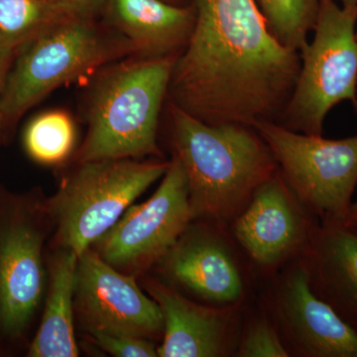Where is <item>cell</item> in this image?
<instances>
[{
	"mask_svg": "<svg viewBox=\"0 0 357 357\" xmlns=\"http://www.w3.org/2000/svg\"><path fill=\"white\" fill-rule=\"evenodd\" d=\"M192 6L171 103L213 126L276 121L297 81L299 52L275 38L255 0H194Z\"/></svg>",
	"mask_w": 357,
	"mask_h": 357,
	"instance_id": "1",
	"label": "cell"
},
{
	"mask_svg": "<svg viewBox=\"0 0 357 357\" xmlns=\"http://www.w3.org/2000/svg\"><path fill=\"white\" fill-rule=\"evenodd\" d=\"M175 156L188 181L194 218L225 225L278 172L271 150L253 128L206 123L170 105Z\"/></svg>",
	"mask_w": 357,
	"mask_h": 357,
	"instance_id": "2",
	"label": "cell"
},
{
	"mask_svg": "<svg viewBox=\"0 0 357 357\" xmlns=\"http://www.w3.org/2000/svg\"><path fill=\"white\" fill-rule=\"evenodd\" d=\"M177 57H142L110 68L96 84L79 163L162 157L157 129Z\"/></svg>",
	"mask_w": 357,
	"mask_h": 357,
	"instance_id": "3",
	"label": "cell"
},
{
	"mask_svg": "<svg viewBox=\"0 0 357 357\" xmlns=\"http://www.w3.org/2000/svg\"><path fill=\"white\" fill-rule=\"evenodd\" d=\"M357 9L321 0L314 37L299 51L300 70L282 110L284 128L323 135L328 112L342 102L357 112Z\"/></svg>",
	"mask_w": 357,
	"mask_h": 357,
	"instance_id": "4",
	"label": "cell"
},
{
	"mask_svg": "<svg viewBox=\"0 0 357 357\" xmlns=\"http://www.w3.org/2000/svg\"><path fill=\"white\" fill-rule=\"evenodd\" d=\"M49 203L63 248L84 255L142 192L163 178L170 162L109 159L79 163Z\"/></svg>",
	"mask_w": 357,
	"mask_h": 357,
	"instance_id": "5",
	"label": "cell"
},
{
	"mask_svg": "<svg viewBox=\"0 0 357 357\" xmlns=\"http://www.w3.org/2000/svg\"><path fill=\"white\" fill-rule=\"evenodd\" d=\"M91 20L59 21L15 54L2 91L3 121L18 119L54 89L76 81L128 49L112 43Z\"/></svg>",
	"mask_w": 357,
	"mask_h": 357,
	"instance_id": "6",
	"label": "cell"
},
{
	"mask_svg": "<svg viewBox=\"0 0 357 357\" xmlns=\"http://www.w3.org/2000/svg\"><path fill=\"white\" fill-rule=\"evenodd\" d=\"M271 150L279 173L296 199L319 223H344L357 185V134L326 139L284 128L255 124Z\"/></svg>",
	"mask_w": 357,
	"mask_h": 357,
	"instance_id": "7",
	"label": "cell"
},
{
	"mask_svg": "<svg viewBox=\"0 0 357 357\" xmlns=\"http://www.w3.org/2000/svg\"><path fill=\"white\" fill-rule=\"evenodd\" d=\"M192 218L187 177L180 160L174 155L151 198L129 206L96 241L95 251L121 271L143 269L166 255Z\"/></svg>",
	"mask_w": 357,
	"mask_h": 357,
	"instance_id": "8",
	"label": "cell"
},
{
	"mask_svg": "<svg viewBox=\"0 0 357 357\" xmlns=\"http://www.w3.org/2000/svg\"><path fill=\"white\" fill-rule=\"evenodd\" d=\"M267 304L289 356L357 357V331L314 294L300 260L275 282Z\"/></svg>",
	"mask_w": 357,
	"mask_h": 357,
	"instance_id": "9",
	"label": "cell"
},
{
	"mask_svg": "<svg viewBox=\"0 0 357 357\" xmlns=\"http://www.w3.org/2000/svg\"><path fill=\"white\" fill-rule=\"evenodd\" d=\"M75 305L89 333L148 340L163 335L158 304L141 291L132 276L121 273L91 248L77 261Z\"/></svg>",
	"mask_w": 357,
	"mask_h": 357,
	"instance_id": "10",
	"label": "cell"
},
{
	"mask_svg": "<svg viewBox=\"0 0 357 357\" xmlns=\"http://www.w3.org/2000/svg\"><path fill=\"white\" fill-rule=\"evenodd\" d=\"M277 172L263 183L234 222V236L260 267H278L301 256L316 225Z\"/></svg>",
	"mask_w": 357,
	"mask_h": 357,
	"instance_id": "11",
	"label": "cell"
},
{
	"mask_svg": "<svg viewBox=\"0 0 357 357\" xmlns=\"http://www.w3.org/2000/svg\"><path fill=\"white\" fill-rule=\"evenodd\" d=\"M164 270L181 287L220 307L243 299V275L222 237L206 229H190L162 258Z\"/></svg>",
	"mask_w": 357,
	"mask_h": 357,
	"instance_id": "12",
	"label": "cell"
},
{
	"mask_svg": "<svg viewBox=\"0 0 357 357\" xmlns=\"http://www.w3.org/2000/svg\"><path fill=\"white\" fill-rule=\"evenodd\" d=\"M43 236L25 218L7 223L0 232V326L20 335L43 296Z\"/></svg>",
	"mask_w": 357,
	"mask_h": 357,
	"instance_id": "13",
	"label": "cell"
},
{
	"mask_svg": "<svg viewBox=\"0 0 357 357\" xmlns=\"http://www.w3.org/2000/svg\"><path fill=\"white\" fill-rule=\"evenodd\" d=\"M147 290L163 316L158 356L218 357L229 354L234 306H201L158 282H148Z\"/></svg>",
	"mask_w": 357,
	"mask_h": 357,
	"instance_id": "14",
	"label": "cell"
},
{
	"mask_svg": "<svg viewBox=\"0 0 357 357\" xmlns=\"http://www.w3.org/2000/svg\"><path fill=\"white\" fill-rule=\"evenodd\" d=\"M314 294L357 331V231L319 223L301 255Z\"/></svg>",
	"mask_w": 357,
	"mask_h": 357,
	"instance_id": "15",
	"label": "cell"
},
{
	"mask_svg": "<svg viewBox=\"0 0 357 357\" xmlns=\"http://www.w3.org/2000/svg\"><path fill=\"white\" fill-rule=\"evenodd\" d=\"M105 6L112 24L143 57H178L194 26L192 6L166 0H107Z\"/></svg>",
	"mask_w": 357,
	"mask_h": 357,
	"instance_id": "16",
	"label": "cell"
},
{
	"mask_svg": "<svg viewBox=\"0 0 357 357\" xmlns=\"http://www.w3.org/2000/svg\"><path fill=\"white\" fill-rule=\"evenodd\" d=\"M79 256L64 248L51 265L48 299L38 332L28 356L76 357L79 349L75 335V279Z\"/></svg>",
	"mask_w": 357,
	"mask_h": 357,
	"instance_id": "17",
	"label": "cell"
},
{
	"mask_svg": "<svg viewBox=\"0 0 357 357\" xmlns=\"http://www.w3.org/2000/svg\"><path fill=\"white\" fill-rule=\"evenodd\" d=\"M70 17L48 0H0V56H11L59 21Z\"/></svg>",
	"mask_w": 357,
	"mask_h": 357,
	"instance_id": "18",
	"label": "cell"
},
{
	"mask_svg": "<svg viewBox=\"0 0 357 357\" xmlns=\"http://www.w3.org/2000/svg\"><path fill=\"white\" fill-rule=\"evenodd\" d=\"M26 151L35 161L54 165L64 161L72 152L76 128L72 117L62 110H51L37 115L24 132Z\"/></svg>",
	"mask_w": 357,
	"mask_h": 357,
	"instance_id": "19",
	"label": "cell"
},
{
	"mask_svg": "<svg viewBox=\"0 0 357 357\" xmlns=\"http://www.w3.org/2000/svg\"><path fill=\"white\" fill-rule=\"evenodd\" d=\"M321 0H255L270 32L287 48L299 52L314 29Z\"/></svg>",
	"mask_w": 357,
	"mask_h": 357,
	"instance_id": "20",
	"label": "cell"
},
{
	"mask_svg": "<svg viewBox=\"0 0 357 357\" xmlns=\"http://www.w3.org/2000/svg\"><path fill=\"white\" fill-rule=\"evenodd\" d=\"M236 356L239 357H288L289 352L282 342L273 323L267 319L252 321L244 331Z\"/></svg>",
	"mask_w": 357,
	"mask_h": 357,
	"instance_id": "21",
	"label": "cell"
},
{
	"mask_svg": "<svg viewBox=\"0 0 357 357\" xmlns=\"http://www.w3.org/2000/svg\"><path fill=\"white\" fill-rule=\"evenodd\" d=\"M89 335L100 349L112 356H158V347L148 338L100 332L89 333Z\"/></svg>",
	"mask_w": 357,
	"mask_h": 357,
	"instance_id": "22",
	"label": "cell"
},
{
	"mask_svg": "<svg viewBox=\"0 0 357 357\" xmlns=\"http://www.w3.org/2000/svg\"><path fill=\"white\" fill-rule=\"evenodd\" d=\"M61 13L70 17L93 18L107 0H48Z\"/></svg>",
	"mask_w": 357,
	"mask_h": 357,
	"instance_id": "23",
	"label": "cell"
},
{
	"mask_svg": "<svg viewBox=\"0 0 357 357\" xmlns=\"http://www.w3.org/2000/svg\"><path fill=\"white\" fill-rule=\"evenodd\" d=\"M13 60V57L11 56H0V103H1L2 91H3L4 83H6L7 73H8ZM2 121L3 119H2L1 109H0V124Z\"/></svg>",
	"mask_w": 357,
	"mask_h": 357,
	"instance_id": "24",
	"label": "cell"
},
{
	"mask_svg": "<svg viewBox=\"0 0 357 357\" xmlns=\"http://www.w3.org/2000/svg\"><path fill=\"white\" fill-rule=\"evenodd\" d=\"M344 225L351 229H357V201L351 204Z\"/></svg>",
	"mask_w": 357,
	"mask_h": 357,
	"instance_id": "25",
	"label": "cell"
},
{
	"mask_svg": "<svg viewBox=\"0 0 357 357\" xmlns=\"http://www.w3.org/2000/svg\"><path fill=\"white\" fill-rule=\"evenodd\" d=\"M342 6L357 9V0H335Z\"/></svg>",
	"mask_w": 357,
	"mask_h": 357,
	"instance_id": "26",
	"label": "cell"
},
{
	"mask_svg": "<svg viewBox=\"0 0 357 357\" xmlns=\"http://www.w3.org/2000/svg\"><path fill=\"white\" fill-rule=\"evenodd\" d=\"M167 2H170V3L175 4V2H174V0H166ZM177 6V4H176Z\"/></svg>",
	"mask_w": 357,
	"mask_h": 357,
	"instance_id": "27",
	"label": "cell"
},
{
	"mask_svg": "<svg viewBox=\"0 0 357 357\" xmlns=\"http://www.w3.org/2000/svg\"><path fill=\"white\" fill-rule=\"evenodd\" d=\"M356 231H357V229H356Z\"/></svg>",
	"mask_w": 357,
	"mask_h": 357,
	"instance_id": "28",
	"label": "cell"
}]
</instances>
